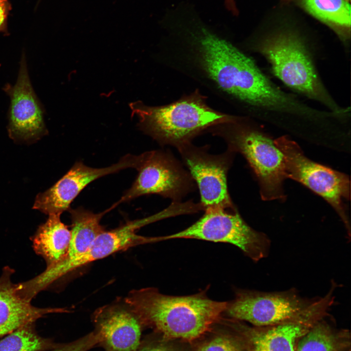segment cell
<instances>
[{"label":"cell","mask_w":351,"mask_h":351,"mask_svg":"<svg viewBox=\"0 0 351 351\" xmlns=\"http://www.w3.org/2000/svg\"><path fill=\"white\" fill-rule=\"evenodd\" d=\"M101 342V336L96 331L72 342L61 344L49 351H87Z\"/></svg>","instance_id":"603a6c76"},{"label":"cell","mask_w":351,"mask_h":351,"mask_svg":"<svg viewBox=\"0 0 351 351\" xmlns=\"http://www.w3.org/2000/svg\"><path fill=\"white\" fill-rule=\"evenodd\" d=\"M304 4L307 10L318 19L341 27H350L349 0H304Z\"/></svg>","instance_id":"44dd1931"},{"label":"cell","mask_w":351,"mask_h":351,"mask_svg":"<svg viewBox=\"0 0 351 351\" xmlns=\"http://www.w3.org/2000/svg\"><path fill=\"white\" fill-rule=\"evenodd\" d=\"M61 345L40 336L36 330L35 323H31L0 340V351H48Z\"/></svg>","instance_id":"ffe728a7"},{"label":"cell","mask_w":351,"mask_h":351,"mask_svg":"<svg viewBox=\"0 0 351 351\" xmlns=\"http://www.w3.org/2000/svg\"><path fill=\"white\" fill-rule=\"evenodd\" d=\"M323 319L300 338L295 351H347L350 342L347 334L336 332Z\"/></svg>","instance_id":"d6986e66"},{"label":"cell","mask_w":351,"mask_h":351,"mask_svg":"<svg viewBox=\"0 0 351 351\" xmlns=\"http://www.w3.org/2000/svg\"><path fill=\"white\" fill-rule=\"evenodd\" d=\"M331 302L320 297L298 315L280 324L249 327L235 320L243 336L247 351H295L300 338L318 320L328 314Z\"/></svg>","instance_id":"30bf717a"},{"label":"cell","mask_w":351,"mask_h":351,"mask_svg":"<svg viewBox=\"0 0 351 351\" xmlns=\"http://www.w3.org/2000/svg\"><path fill=\"white\" fill-rule=\"evenodd\" d=\"M212 128L229 139L248 161L258 179L261 198H285L286 176L283 156L271 138L249 117L233 116Z\"/></svg>","instance_id":"5b68a950"},{"label":"cell","mask_w":351,"mask_h":351,"mask_svg":"<svg viewBox=\"0 0 351 351\" xmlns=\"http://www.w3.org/2000/svg\"><path fill=\"white\" fill-rule=\"evenodd\" d=\"M174 341L162 338L160 340L139 347L136 351H186L185 349Z\"/></svg>","instance_id":"cb8c5ba5"},{"label":"cell","mask_w":351,"mask_h":351,"mask_svg":"<svg viewBox=\"0 0 351 351\" xmlns=\"http://www.w3.org/2000/svg\"><path fill=\"white\" fill-rule=\"evenodd\" d=\"M174 238L230 243L239 248L254 262L268 255L271 243L265 234L251 227L237 212L229 213L221 209L205 210L200 219L186 229L157 237L158 241Z\"/></svg>","instance_id":"52a82bcc"},{"label":"cell","mask_w":351,"mask_h":351,"mask_svg":"<svg viewBox=\"0 0 351 351\" xmlns=\"http://www.w3.org/2000/svg\"><path fill=\"white\" fill-rule=\"evenodd\" d=\"M207 97L196 89L166 105L150 106L132 102V115L139 118L140 130L159 141L182 144L205 129L229 120L232 115L208 105Z\"/></svg>","instance_id":"277c9868"},{"label":"cell","mask_w":351,"mask_h":351,"mask_svg":"<svg viewBox=\"0 0 351 351\" xmlns=\"http://www.w3.org/2000/svg\"><path fill=\"white\" fill-rule=\"evenodd\" d=\"M168 67L187 76L243 112L260 70L231 41L204 28L162 51Z\"/></svg>","instance_id":"6da1fadb"},{"label":"cell","mask_w":351,"mask_h":351,"mask_svg":"<svg viewBox=\"0 0 351 351\" xmlns=\"http://www.w3.org/2000/svg\"><path fill=\"white\" fill-rule=\"evenodd\" d=\"M94 319L105 351H136L139 348L142 323L124 300L99 309Z\"/></svg>","instance_id":"5bb4252c"},{"label":"cell","mask_w":351,"mask_h":351,"mask_svg":"<svg viewBox=\"0 0 351 351\" xmlns=\"http://www.w3.org/2000/svg\"><path fill=\"white\" fill-rule=\"evenodd\" d=\"M11 9V4L8 0H0V32L6 36L9 35L7 20Z\"/></svg>","instance_id":"d4e9b609"},{"label":"cell","mask_w":351,"mask_h":351,"mask_svg":"<svg viewBox=\"0 0 351 351\" xmlns=\"http://www.w3.org/2000/svg\"><path fill=\"white\" fill-rule=\"evenodd\" d=\"M14 269L7 266L0 277V338L48 314L67 312L64 308H39L19 293L11 280Z\"/></svg>","instance_id":"2e32d148"},{"label":"cell","mask_w":351,"mask_h":351,"mask_svg":"<svg viewBox=\"0 0 351 351\" xmlns=\"http://www.w3.org/2000/svg\"><path fill=\"white\" fill-rule=\"evenodd\" d=\"M318 298L302 296L294 288L274 292L236 289L224 314L255 327L273 326L298 315Z\"/></svg>","instance_id":"ba28073f"},{"label":"cell","mask_w":351,"mask_h":351,"mask_svg":"<svg viewBox=\"0 0 351 351\" xmlns=\"http://www.w3.org/2000/svg\"><path fill=\"white\" fill-rule=\"evenodd\" d=\"M136 169L138 174L131 187L119 200V204L140 196L158 194L176 198L183 190L185 179L182 173L171 160L157 151L145 152Z\"/></svg>","instance_id":"4fadbf2b"},{"label":"cell","mask_w":351,"mask_h":351,"mask_svg":"<svg viewBox=\"0 0 351 351\" xmlns=\"http://www.w3.org/2000/svg\"><path fill=\"white\" fill-rule=\"evenodd\" d=\"M228 319L234 332L217 331L200 344L195 351H247L243 336L232 320Z\"/></svg>","instance_id":"7402d4cb"},{"label":"cell","mask_w":351,"mask_h":351,"mask_svg":"<svg viewBox=\"0 0 351 351\" xmlns=\"http://www.w3.org/2000/svg\"><path fill=\"white\" fill-rule=\"evenodd\" d=\"M185 160L195 180L205 210L233 208L227 185V164L198 151L186 153Z\"/></svg>","instance_id":"9a60e30c"},{"label":"cell","mask_w":351,"mask_h":351,"mask_svg":"<svg viewBox=\"0 0 351 351\" xmlns=\"http://www.w3.org/2000/svg\"><path fill=\"white\" fill-rule=\"evenodd\" d=\"M159 219V214H156L147 217L129 221L113 230H104L97 236L88 250L82 254L46 268L36 276L37 284L40 287L46 289L58 279L78 268L107 257L116 252L152 242L151 237L138 235L136 232L146 225Z\"/></svg>","instance_id":"9c48e42d"},{"label":"cell","mask_w":351,"mask_h":351,"mask_svg":"<svg viewBox=\"0 0 351 351\" xmlns=\"http://www.w3.org/2000/svg\"><path fill=\"white\" fill-rule=\"evenodd\" d=\"M249 48L263 57L273 75L290 89L328 110L340 114L350 112V108L339 105L329 93L317 69L313 51L297 35L277 33Z\"/></svg>","instance_id":"3957f363"},{"label":"cell","mask_w":351,"mask_h":351,"mask_svg":"<svg viewBox=\"0 0 351 351\" xmlns=\"http://www.w3.org/2000/svg\"><path fill=\"white\" fill-rule=\"evenodd\" d=\"M124 300L142 324L158 332L162 338L186 342L210 332L222 317L227 303L210 299L205 291L174 296L153 288L133 290Z\"/></svg>","instance_id":"7a4b0ae2"},{"label":"cell","mask_w":351,"mask_h":351,"mask_svg":"<svg viewBox=\"0 0 351 351\" xmlns=\"http://www.w3.org/2000/svg\"><path fill=\"white\" fill-rule=\"evenodd\" d=\"M113 209L112 206L99 213L82 207L68 210L72 222L71 240L67 256L63 260L75 258L88 250L97 236L105 230L100 223L102 217Z\"/></svg>","instance_id":"ac0fdd59"},{"label":"cell","mask_w":351,"mask_h":351,"mask_svg":"<svg viewBox=\"0 0 351 351\" xmlns=\"http://www.w3.org/2000/svg\"><path fill=\"white\" fill-rule=\"evenodd\" d=\"M226 1L228 3H230L232 2L233 0H226Z\"/></svg>","instance_id":"484cf974"},{"label":"cell","mask_w":351,"mask_h":351,"mask_svg":"<svg viewBox=\"0 0 351 351\" xmlns=\"http://www.w3.org/2000/svg\"><path fill=\"white\" fill-rule=\"evenodd\" d=\"M274 143L283 154L286 177L300 182L325 199L340 217L350 239V221L343 203L344 199H350L349 176L310 159L288 136L278 137Z\"/></svg>","instance_id":"8992f818"},{"label":"cell","mask_w":351,"mask_h":351,"mask_svg":"<svg viewBox=\"0 0 351 351\" xmlns=\"http://www.w3.org/2000/svg\"><path fill=\"white\" fill-rule=\"evenodd\" d=\"M48 216L31 237L33 250L44 259L46 268L58 264L66 258L71 240V230L61 221L60 215Z\"/></svg>","instance_id":"e0dca14e"},{"label":"cell","mask_w":351,"mask_h":351,"mask_svg":"<svg viewBox=\"0 0 351 351\" xmlns=\"http://www.w3.org/2000/svg\"><path fill=\"white\" fill-rule=\"evenodd\" d=\"M3 91L10 98L8 125L10 137L15 141L31 142L46 134L43 108L32 86L24 53L16 83L6 84Z\"/></svg>","instance_id":"7c38bea8"},{"label":"cell","mask_w":351,"mask_h":351,"mask_svg":"<svg viewBox=\"0 0 351 351\" xmlns=\"http://www.w3.org/2000/svg\"><path fill=\"white\" fill-rule=\"evenodd\" d=\"M140 159V155L128 154L117 163L101 168L89 167L78 161L53 186L36 196L33 208L48 215H60L70 209L73 200L90 183L123 169H136Z\"/></svg>","instance_id":"8fae6325"}]
</instances>
